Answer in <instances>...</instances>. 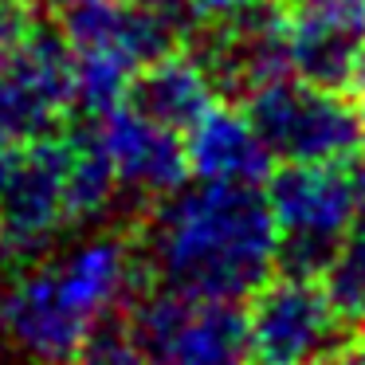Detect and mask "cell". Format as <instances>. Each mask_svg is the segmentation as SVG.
<instances>
[{"label":"cell","mask_w":365,"mask_h":365,"mask_svg":"<svg viewBox=\"0 0 365 365\" xmlns=\"http://www.w3.org/2000/svg\"><path fill=\"white\" fill-rule=\"evenodd\" d=\"M192 9L200 12L205 20H232V16H240V12H247V9H255V4H263V0H189Z\"/></svg>","instance_id":"e0dca14e"},{"label":"cell","mask_w":365,"mask_h":365,"mask_svg":"<svg viewBox=\"0 0 365 365\" xmlns=\"http://www.w3.org/2000/svg\"><path fill=\"white\" fill-rule=\"evenodd\" d=\"M181 145H185V169L200 185L259 189L271 177V165H275V158L263 145L247 110L220 103V98L181 130Z\"/></svg>","instance_id":"7c38bea8"},{"label":"cell","mask_w":365,"mask_h":365,"mask_svg":"<svg viewBox=\"0 0 365 365\" xmlns=\"http://www.w3.org/2000/svg\"><path fill=\"white\" fill-rule=\"evenodd\" d=\"M267 208L279 236V259L287 255L291 271L318 275L330 252L357 224L354 177L338 161H287L267 189Z\"/></svg>","instance_id":"5b68a950"},{"label":"cell","mask_w":365,"mask_h":365,"mask_svg":"<svg viewBox=\"0 0 365 365\" xmlns=\"http://www.w3.org/2000/svg\"><path fill=\"white\" fill-rule=\"evenodd\" d=\"M63 40L75 67V103L91 114L130 98L138 75L173 48L169 16L138 0H91L67 12Z\"/></svg>","instance_id":"3957f363"},{"label":"cell","mask_w":365,"mask_h":365,"mask_svg":"<svg viewBox=\"0 0 365 365\" xmlns=\"http://www.w3.org/2000/svg\"><path fill=\"white\" fill-rule=\"evenodd\" d=\"M216 95H220V83H216V71L208 67L205 56L165 48L138 75L130 103H138L165 126L185 130L197 114H205L216 103Z\"/></svg>","instance_id":"5bb4252c"},{"label":"cell","mask_w":365,"mask_h":365,"mask_svg":"<svg viewBox=\"0 0 365 365\" xmlns=\"http://www.w3.org/2000/svg\"><path fill=\"white\" fill-rule=\"evenodd\" d=\"M138 4H145V9L161 12V16H173V12H181L189 0H138Z\"/></svg>","instance_id":"7402d4cb"},{"label":"cell","mask_w":365,"mask_h":365,"mask_svg":"<svg viewBox=\"0 0 365 365\" xmlns=\"http://www.w3.org/2000/svg\"><path fill=\"white\" fill-rule=\"evenodd\" d=\"M318 275H322V287L338 307L341 322L365 326V224H354L341 236V244L330 252Z\"/></svg>","instance_id":"9a60e30c"},{"label":"cell","mask_w":365,"mask_h":365,"mask_svg":"<svg viewBox=\"0 0 365 365\" xmlns=\"http://www.w3.org/2000/svg\"><path fill=\"white\" fill-rule=\"evenodd\" d=\"M283 28L291 75L346 87L365 48V0H291Z\"/></svg>","instance_id":"8fae6325"},{"label":"cell","mask_w":365,"mask_h":365,"mask_svg":"<svg viewBox=\"0 0 365 365\" xmlns=\"http://www.w3.org/2000/svg\"><path fill=\"white\" fill-rule=\"evenodd\" d=\"M67 365H145V357H142V346H138L130 326L103 322L75 349V357Z\"/></svg>","instance_id":"2e32d148"},{"label":"cell","mask_w":365,"mask_h":365,"mask_svg":"<svg viewBox=\"0 0 365 365\" xmlns=\"http://www.w3.org/2000/svg\"><path fill=\"white\" fill-rule=\"evenodd\" d=\"M130 330L145 365H252L244 310L228 299L161 287L138 302Z\"/></svg>","instance_id":"ba28073f"},{"label":"cell","mask_w":365,"mask_h":365,"mask_svg":"<svg viewBox=\"0 0 365 365\" xmlns=\"http://www.w3.org/2000/svg\"><path fill=\"white\" fill-rule=\"evenodd\" d=\"M349 177H354V192H357V205H361V212H365V145H361V153L354 158V169H349Z\"/></svg>","instance_id":"ffe728a7"},{"label":"cell","mask_w":365,"mask_h":365,"mask_svg":"<svg viewBox=\"0 0 365 365\" xmlns=\"http://www.w3.org/2000/svg\"><path fill=\"white\" fill-rule=\"evenodd\" d=\"M16 158V145H12V134L0 130V189H4V177H9V165Z\"/></svg>","instance_id":"44dd1931"},{"label":"cell","mask_w":365,"mask_h":365,"mask_svg":"<svg viewBox=\"0 0 365 365\" xmlns=\"http://www.w3.org/2000/svg\"><path fill=\"white\" fill-rule=\"evenodd\" d=\"M142 255L118 232H98L0 287V338L32 365H67L75 349L138 294Z\"/></svg>","instance_id":"6da1fadb"},{"label":"cell","mask_w":365,"mask_h":365,"mask_svg":"<svg viewBox=\"0 0 365 365\" xmlns=\"http://www.w3.org/2000/svg\"><path fill=\"white\" fill-rule=\"evenodd\" d=\"M145 259L165 287L240 302L275 271L279 236L259 189H173L145 228Z\"/></svg>","instance_id":"7a4b0ae2"},{"label":"cell","mask_w":365,"mask_h":365,"mask_svg":"<svg viewBox=\"0 0 365 365\" xmlns=\"http://www.w3.org/2000/svg\"><path fill=\"white\" fill-rule=\"evenodd\" d=\"M322 365H365V338H354V341H338V346L326 354Z\"/></svg>","instance_id":"ac0fdd59"},{"label":"cell","mask_w":365,"mask_h":365,"mask_svg":"<svg viewBox=\"0 0 365 365\" xmlns=\"http://www.w3.org/2000/svg\"><path fill=\"white\" fill-rule=\"evenodd\" d=\"M349 91H354V106L365 114V48H361V56H357V63H354V71H349Z\"/></svg>","instance_id":"d6986e66"},{"label":"cell","mask_w":365,"mask_h":365,"mask_svg":"<svg viewBox=\"0 0 365 365\" xmlns=\"http://www.w3.org/2000/svg\"><path fill=\"white\" fill-rule=\"evenodd\" d=\"M247 118L275 161H349L365 145V114L338 87L283 75L247 91Z\"/></svg>","instance_id":"277c9868"},{"label":"cell","mask_w":365,"mask_h":365,"mask_svg":"<svg viewBox=\"0 0 365 365\" xmlns=\"http://www.w3.org/2000/svg\"><path fill=\"white\" fill-rule=\"evenodd\" d=\"M87 138L95 142V150L103 153L106 165H110V173H114L122 192L169 197L189 177L181 130L158 122L138 103H130V98L98 110L91 130H87Z\"/></svg>","instance_id":"30bf717a"},{"label":"cell","mask_w":365,"mask_h":365,"mask_svg":"<svg viewBox=\"0 0 365 365\" xmlns=\"http://www.w3.org/2000/svg\"><path fill=\"white\" fill-rule=\"evenodd\" d=\"M252 365H322L341 341V314L310 271L267 275L244 314Z\"/></svg>","instance_id":"52a82bcc"},{"label":"cell","mask_w":365,"mask_h":365,"mask_svg":"<svg viewBox=\"0 0 365 365\" xmlns=\"http://www.w3.org/2000/svg\"><path fill=\"white\" fill-rule=\"evenodd\" d=\"M75 142L71 138H28L12 158L0 189V252L12 259H40L63 232L79 228L75 212Z\"/></svg>","instance_id":"8992f818"},{"label":"cell","mask_w":365,"mask_h":365,"mask_svg":"<svg viewBox=\"0 0 365 365\" xmlns=\"http://www.w3.org/2000/svg\"><path fill=\"white\" fill-rule=\"evenodd\" d=\"M75 106L67 40L43 20L0 43V130L12 138L51 134Z\"/></svg>","instance_id":"9c48e42d"},{"label":"cell","mask_w":365,"mask_h":365,"mask_svg":"<svg viewBox=\"0 0 365 365\" xmlns=\"http://www.w3.org/2000/svg\"><path fill=\"white\" fill-rule=\"evenodd\" d=\"M205 59L216 71L220 87H240V91H255L271 79L291 75L283 12L267 9V0H263V4L240 12V16L220 20L212 56Z\"/></svg>","instance_id":"4fadbf2b"},{"label":"cell","mask_w":365,"mask_h":365,"mask_svg":"<svg viewBox=\"0 0 365 365\" xmlns=\"http://www.w3.org/2000/svg\"><path fill=\"white\" fill-rule=\"evenodd\" d=\"M36 4H43V9H51V12H75V9H83V4H91V0H36Z\"/></svg>","instance_id":"603a6c76"}]
</instances>
